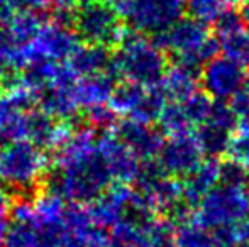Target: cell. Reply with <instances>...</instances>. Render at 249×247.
Here are the masks:
<instances>
[{"instance_id":"6da1fadb","label":"cell","mask_w":249,"mask_h":247,"mask_svg":"<svg viewBox=\"0 0 249 247\" xmlns=\"http://www.w3.org/2000/svg\"><path fill=\"white\" fill-rule=\"evenodd\" d=\"M46 188L71 203H90L114 183L108 168L95 149L61 165H51L46 175Z\"/></svg>"},{"instance_id":"7a4b0ae2","label":"cell","mask_w":249,"mask_h":247,"mask_svg":"<svg viewBox=\"0 0 249 247\" xmlns=\"http://www.w3.org/2000/svg\"><path fill=\"white\" fill-rule=\"evenodd\" d=\"M50 168L46 151L27 139L0 146V186L12 197L39 193Z\"/></svg>"},{"instance_id":"3957f363","label":"cell","mask_w":249,"mask_h":247,"mask_svg":"<svg viewBox=\"0 0 249 247\" xmlns=\"http://www.w3.org/2000/svg\"><path fill=\"white\" fill-rule=\"evenodd\" d=\"M114 66L119 78L142 86L160 85L170 68L168 53L154 39L127 31L114 49Z\"/></svg>"},{"instance_id":"277c9868","label":"cell","mask_w":249,"mask_h":247,"mask_svg":"<svg viewBox=\"0 0 249 247\" xmlns=\"http://www.w3.org/2000/svg\"><path fill=\"white\" fill-rule=\"evenodd\" d=\"M153 39L173 56V63L195 71L219 56L220 51L219 39L212 36L207 24L194 17H181L170 29Z\"/></svg>"},{"instance_id":"5b68a950","label":"cell","mask_w":249,"mask_h":247,"mask_svg":"<svg viewBox=\"0 0 249 247\" xmlns=\"http://www.w3.org/2000/svg\"><path fill=\"white\" fill-rule=\"evenodd\" d=\"M194 215L210 231L236 227L249 217V181H219L200 200Z\"/></svg>"},{"instance_id":"8992f818","label":"cell","mask_w":249,"mask_h":247,"mask_svg":"<svg viewBox=\"0 0 249 247\" xmlns=\"http://www.w3.org/2000/svg\"><path fill=\"white\" fill-rule=\"evenodd\" d=\"M73 29L82 43L104 46L108 49H115L127 33L122 16L108 2L76 7Z\"/></svg>"},{"instance_id":"52a82bcc","label":"cell","mask_w":249,"mask_h":247,"mask_svg":"<svg viewBox=\"0 0 249 247\" xmlns=\"http://www.w3.org/2000/svg\"><path fill=\"white\" fill-rule=\"evenodd\" d=\"M183 14L185 0H131L122 19L134 33L156 37L177 24Z\"/></svg>"},{"instance_id":"ba28073f","label":"cell","mask_w":249,"mask_h":247,"mask_svg":"<svg viewBox=\"0 0 249 247\" xmlns=\"http://www.w3.org/2000/svg\"><path fill=\"white\" fill-rule=\"evenodd\" d=\"M80 44L82 41L73 27L63 26L54 20H46L33 44L19 51V68L29 58H44L56 63H66Z\"/></svg>"},{"instance_id":"9c48e42d","label":"cell","mask_w":249,"mask_h":247,"mask_svg":"<svg viewBox=\"0 0 249 247\" xmlns=\"http://www.w3.org/2000/svg\"><path fill=\"white\" fill-rule=\"evenodd\" d=\"M203 158L205 152L198 139L195 137V132H190V134L173 135L164 141L156 163L166 175L183 180L202 165Z\"/></svg>"},{"instance_id":"30bf717a","label":"cell","mask_w":249,"mask_h":247,"mask_svg":"<svg viewBox=\"0 0 249 247\" xmlns=\"http://www.w3.org/2000/svg\"><path fill=\"white\" fill-rule=\"evenodd\" d=\"M200 83L207 95L226 102L244 88L246 73L243 66L222 54L203 66L200 73Z\"/></svg>"},{"instance_id":"8fae6325","label":"cell","mask_w":249,"mask_h":247,"mask_svg":"<svg viewBox=\"0 0 249 247\" xmlns=\"http://www.w3.org/2000/svg\"><path fill=\"white\" fill-rule=\"evenodd\" d=\"M99 151L104 158L105 165L108 168L114 183H131L138 181L139 173H141L142 163L121 139L115 134L100 132L99 135Z\"/></svg>"},{"instance_id":"7c38bea8","label":"cell","mask_w":249,"mask_h":247,"mask_svg":"<svg viewBox=\"0 0 249 247\" xmlns=\"http://www.w3.org/2000/svg\"><path fill=\"white\" fill-rule=\"evenodd\" d=\"M114 134L138 156L141 161L156 159L164 144V134L160 127L153 124H144L134 119L119 120L114 129Z\"/></svg>"},{"instance_id":"4fadbf2b","label":"cell","mask_w":249,"mask_h":247,"mask_svg":"<svg viewBox=\"0 0 249 247\" xmlns=\"http://www.w3.org/2000/svg\"><path fill=\"white\" fill-rule=\"evenodd\" d=\"M134 190L124 183H112L102 195L87 203L89 214L95 227H114L127 215Z\"/></svg>"},{"instance_id":"5bb4252c","label":"cell","mask_w":249,"mask_h":247,"mask_svg":"<svg viewBox=\"0 0 249 247\" xmlns=\"http://www.w3.org/2000/svg\"><path fill=\"white\" fill-rule=\"evenodd\" d=\"M71 124L54 119L41 109L27 110V141L34 142L44 151H53L68 135Z\"/></svg>"},{"instance_id":"9a60e30c","label":"cell","mask_w":249,"mask_h":247,"mask_svg":"<svg viewBox=\"0 0 249 247\" xmlns=\"http://www.w3.org/2000/svg\"><path fill=\"white\" fill-rule=\"evenodd\" d=\"M36 107L54 119L68 124H71L80 115V107L73 93V85L51 83L41 88L36 93Z\"/></svg>"},{"instance_id":"2e32d148","label":"cell","mask_w":249,"mask_h":247,"mask_svg":"<svg viewBox=\"0 0 249 247\" xmlns=\"http://www.w3.org/2000/svg\"><path fill=\"white\" fill-rule=\"evenodd\" d=\"M119 82H121V78L114 71L80 76L73 85V93H75L80 110L97 105V103H108Z\"/></svg>"},{"instance_id":"e0dca14e","label":"cell","mask_w":249,"mask_h":247,"mask_svg":"<svg viewBox=\"0 0 249 247\" xmlns=\"http://www.w3.org/2000/svg\"><path fill=\"white\" fill-rule=\"evenodd\" d=\"M44 22L46 19L41 12L17 10L9 22L0 26V29L10 49H24L29 44H33L39 31L43 29Z\"/></svg>"},{"instance_id":"ac0fdd59","label":"cell","mask_w":249,"mask_h":247,"mask_svg":"<svg viewBox=\"0 0 249 247\" xmlns=\"http://www.w3.org/2000/svg\"><path fill=\"white\" fill-rule=\"evenodd\" d=\"M66 63L78 78L107 71H114L117 75L114 66V49L104 46L82 43Z\"/></svg>"},{"instance_id":"d6986e66","label":"cell","mask_w":249,"mask_h":247,"mask_svg":"<svg viewBox=\"0 0 249 247\" xmlns=\"http://www.w3.org/2000/svg\"><path fill=\"white\" fill-rule=\"evenodd\" d=\"M220 181V163L215 158L203 159L195 171L181 180L183 183V201L190 210L198 207L200 200Z\"/></svg>"},{"instance_id":"ffe728a7","label":"cell","mask_w":249,"mask_h":247,"mask_svg":"<svg viewBox=\"0 0 249 247\" xmlns=\"http://www.w3.org/2000/svg\"><path fill=\"white\" fill-rule=\"evenodd\" d=\"M198 71L181 65H173L168 68L166 75L161 80V88L166 93L168 102H183L198 90Z\"/></svg>"},{"instance_id":"44dd1931","label":"cell","mask_w":249,"mask_h":247,"mask_svg":"<svg viewBox=\"0 0 249 247\" xmlns=\"http://www.w3.org/2000/svg\"><path fill=\"white\" fill-rule=\"evenodd\" d=\"M154 218L151 220H138L129 217L122 218L112 227V247H151V222Z\"/></svg>"},{"instance_id":"7402d4cb","label":"cell","mask_w":249,"mask_h":247,"mask_svg":"<svg viewBox=\"0 0 249 247\" xmlns=\"http://www.w3.org/2000/svg\"><path fill=\"white\" fill-rule=\"evenodd\" d=\"M173 224L177 247H219L213 232L200 224L194 214Z\"/></svg>"},{"instance_id":"603a6c76","label":"cell","mask_w":249,"mask_h":247,"mask_svg":"<svg viewBox=\"0 0 249 247\" xmlns=\"http://www.w3.org/2000/svg\"><path fill=\"white\" fill-rule=\"evenodd\" d=\"M158 127L163 131L164 135L173 137V135L190 134L194 131V124L190 122L187 112H185L181 102H168L163 107L160 117H158Z\"/></svg>"},{"instance_id":"cb8c5ba5","label":"cell","mask_w":249,"mask_h":247,"mask_svg":"<svg viewBox=\"0 0 249 247\" xmlns=\"http://www.w3.org/2000/svg\"><path fill=\"white\" fill-rule=\"evenodd\" d=\"M219 43L224 56L236 61L243 68H249V29L246 26L219 36Z\"/></svg>"},{"instance_id":"d4e9b609","label":"cell","mask_w":249,"mask_h":247,"mask_svg":"<svg viewBox=\"0 0 249 247\" xmlns=\"http://www.w3.org/2000/svg\"><path fill=\"white\" fill-rule=\"evenodd\" d=\"M231 135H232V132L207 122L198 125L197 131H195V137L198 139L203 152L209 158H217V156L226 154Z\"/></svg>"},{"instance_id":"484cf974","label":"cell","mask_w":249,"mask_h":247,"mask_svg":"<svg viewBox=\"0 0 249 247\" xmlns=\"http://www.w3.org/2000/svg\"><path fill=\"white\" fill-rule=\"evenodd\" d=\"M236 0H185V12L205 24H215L226 10L232 9Z\"/></svg>"},{"instance_id":"4316f807","label":"cell","mask_w":249,"mask_h":247,"mask_svg":"<svg viewBox=\"0 0 249 247\" xmlns=\"http://www.w3.org/2000/svg\"><path fill=\"white\" fill-rule=\"evenodd\" d=\"M80 120L97 132H108L117 125L119 114L115 112L110 103H97V105L83 109Z\"/></svg>"},{"instance_id":"83f0119b","label":"cell","mask_w":249,"mask_h":247,"mask_svg":"<svg viewBox=\"0 0 249 247\" xmlns=\"http://www.w3.org/2000/svg\"><path fill=\"white\" fill-rule=\"evenodd\" d=\"M212 103H213L212 97L207 95L205 92H198L197 90L194 95H190L187 100H183L181 105H183L190 122L197 129L198 125H202L207 120V117H209V114H210V109H212Z\"/></svg>"},{"instance_id":"f1b7e54d","label":"cell","mask_w":249,"mask_h":247,"mask_svg":"<svg viewBox=\"0 0 249 247\" xmlns=\"http://www.w3.org/2000/svg\"><path fill=\"white\" fill-rule=\"evenodd\" d=\"M226 154L249 169V127H237V132H232Z\"/></svg>"},{"instance_id":"f546056e","label":"cell","mask_w":249,"mask_h":247,"mask_svg":"<svg viewBox=\"0 0 249 247\" xmlns=\"http://www.w3.org/2000/svg\"><path fill=\"white\" fill-rule=\"evenodd\" d=\"M151 247H177L175 224L170 218H154L151 222Z\"/></svg>"},{"instance_id":"4dcf8cb0","label":"cell","mask_w":249,"mask_h":247,"mask_svg":"<svg viewBox=\"0 0 249 247\" xmlns=\"http://www.w3.org/2000/svg\"><path fill=\"white\" fill-rule=\"evenodd\" d=\"M12 208L14 197L0 186V246L5 244L7 234H9L10 222H12Z\"/></svg>"},{"instance_id":"1f68e13d","label":"cell","mask_w":249,"mask_h":247,"mask_svg":"<svg viewBox=\"0 0 249 247\" xmlns=\"http://www.w3.org/2000/svg\"><path fill=\"white\" fill-rule=\"evenodd\" d=\"M229 107L237 119V127H249V93L246 90L237 92L229 100Z\"/></svg>"},{"instance_id":"d6a6232c","label":"cell","mask_w":249,"mask_h":247,"mask_svg":"<svg viewBox=\"0 0 249 247\" xmlns=\"http://www.w3.org/2000/svg\"><path fill=\"white\" fill-rule=\"evenodd\" d=\"M85 247H112L110 244V235L104 232V229L95 227L85 241Z\"/></svg>"},{"instance_id":"836d02e7","label":"cell","mask_w":249,"mask_h":247,"mask_svg":"<svg viewBox=\"0 0 249 247\" xmlns=\"http://www.w3.org/2000/svg\"><path fill=\"white\" fill-rule=\"evenodd\" d=\"M17 5H19V10L46 14L51 10V0H17Z\"/></svg>"},{"instance_id":"e575fe53","label":"cell","mask_w":249,"mask_h":247,"mask_svg":"<svg viewBox=\"0 0 249 247\" xmlns=\"http://www.w3.org/2000/svg\"><path fill=\"white\" fill-rule=\"evenodd\" d=\"M19 10L17 0H0V26L7 24Z\"/></svg>"},{"instance_id":"d590c367","label":"cell","mask_w":249,"mask_h":247,"mask_svg":"<svg viewBox=\"0 0 249 247\" xmlns=\"http://www.w3.org/2000/svg\"><path fill=\"white\" fill-rule=\"evenodd\" d=\"M78 0H51V10H75Z\"/></svg>"},{"instance_id":"8d00e7d4","label":"cell","mask_w":249,"mask_h":247,"mask_svg":"<svg viewBox=\"0 0 249 247\" xmlns=\"http://www.w3.org/2000/svg\"><path fill=\"white\" fill-rule=\"evenodd\" d=\"M9 66H7V63H5V60L2 58V54H0V82H2V78L3 76L7 75V71H9Z\"/></svg>"},{"instance_id":"74e56055","label":"cell","mask_w":249,"mask_h":247,"mask_svg":"<svg viewBox=\"0 0 249 247\" xmlns=\"http://www.w3.org/2000/svg\"><path fill=\"white\" fill-rule=\"evenodd\" d=\"M241 16H243V20H244V26L249 29V3L243 7V10H241Z\"/></svg>"},{"instance_id":"f35d334b","label":"cell","mask_w":249,"mask_h":247,"mask_svg":"<svg viewBox=\"0 0 249 247\" xmlns=\"http://www.w3.org/2000/svg\"><path fill=\"white\" fill-rule=\"evenodd\" d=\"M99 2H108V0H78L80 5H87V3H99Z\"/></svg>"},{"instance_id":"ab89813d","label":"cell","mask_w":249,"mask_h":247,"mask_svg":"<svg viewBox=\"0 0 249 247\" xmlns=\"http://www.w3.org/2000/svg\"><path fill=\"white\" fill-rule=\"evenodd\" d=\"M244 90H246V92L249 93V73L246 75V83H244Z\"/></svg>"},{"instance_id":"60d3db41","label":"cell","mask_w":249,"mask_h":247,"mask_svg":"<svg viewBox=\"0 0 249 247\" xmlns=\"http://www.w3.org/2000/svg\"><path fill=\"white\" fill-rule=\"evenodd\" d=\"M246 2H248V3H249V0H246Z\"/></svg>"}]
</instances>
